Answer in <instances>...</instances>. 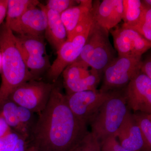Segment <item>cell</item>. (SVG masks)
<instances>
[{
    "label": "cell",
    "mask_w": 151,
    "mask_h": 151,
    "mask_svg": "<svg viewBox=\"0 0 151 151\" xmlns=\"http://www.w3.org/2000/svg\"><path fill=\"white\" fill-rule=\"evenodd\" d=\"M80 1L73 0H49L45 7L48 9L61 14L67 9L78 5Z\"/></svg>",
    "instance_id": "26"
},
{
    "label": "cell",
    "mask_w": 151,
    "mask_h": 151,
    "mask_svg": "<svg viewBox=\"0 0 151 151\" xmlns=\"http://www.w3.org/2000/svg\"><path fill=\"white\" fill-rule=\"evenodd\" d=\"M47 16L45 36L49 43L57 51L67 39V32L60 14L48 9L44 6Z\"/></svg>",
    "instance_id": "16"
},
{
    "label": "cell",
    "mask_w": 151,
    "mask_h": 151,
    "mask_svg": "<svg viewBox=\"0 0 151 151\" xmlns=\"http://www.w3.org/2000/svg\"><path fill=\"white\" fill-rule=\"evenodd\" d=\"M120 144L129 151H142L144 143L139 128L129 111L116 132Z\"/></svg>",
    "instance_id": "14"
},
{
    "label": "cell",
    "mask_w": 151,
    "mask_h": 151,
    "mask_svg": "<svg viewBox=\"0 0 151 151\" xmlns=\"http://www.w3.org/2000/svg\"><path fill=\"white\" fill-rule=\"evenodd\" d=\"M101 145L92 132H88L72 151H101Z\"/></svg>",
    "instance_id": "25"
},
{
    "label": "cell",
    "mask_w": 151,
    "mask_h": 151,
    "mask_svg": "<svg viewBox=\"0 0 151 151\" xmlns=\"http://www.w3.org/2000/svg\"><path fill=\"white\" fill-rule=\"evenodd\" d=\"M123 17L125 27L134 26L140 18L144 5L139 0H123Z\"/></svg>",
    "instance_id": "18"
},
{
    "label": "cell",
    "mask_w": 151,
    "mask_h": 151,
    "mask_svg": "<svg viewBox=\"0 0 151 151\" xmlns=\"http://www.w3.org/2000/svg\"><path fill=\"white\" fill-rule=\"evenodd\" d=\"M129 111L124 88L113 90L89 122L92 133L100 143L110 136H116Z\"/></svg>",
    "instance_id": "3"
},
{
    "label": "cell",
    "mask_w": 151,
    "mask_h": 151,
    "mask_svg": "<svg viewBox=\"0 0 151 151\" xmlns=\"http://www.w3.org/2000/svg\"><path fill=\"white\" fill-rule=\"evenodd\" d=\"M86 123L73 114L65 95L54 84L46 107L31 130L37 151H72L88 132Z\"/></svg>",
    "instance_id": "1"
},
{
    "label": "cell",
    "mask_w": 151,
    "mask_h": 151,
    "mask_svg": "<svg viewBox=\"0 0 151 151\" xmlns=\"http://www.w3.org/2000/svg\"><path fill=\"white\" fill-rule=\"evenodd\" d=\"M89 29L71 39L66 40L57 51L56 59L49 68L47 73L50 81L55 83L64 69L78 59L86 42Z\"/></svg>",
    "instance_id": "10"
},
{
    "label": "cell",
    "mask_w": 151,
    "mask_h": 151,
    "mask_svg": "<svg viewBox=\"0 0 151 151\" xmlns=\"http://www.w3.org/2000/svg\"><path fill=\"white\" fill-rule=\"evenodd\" d=\"M39 5L35 0H8L7 11L5 24L9 26L12 22L17 19L28 9Z\"/></svg>",
    "instance_id": "19"
},
{
    "label": "cell",
    "mask_w": 151,
    "mask_h": 151,
    "mask_svg": "<svg viewBox=\"0 0 151 151\" xmlns=\"http://www.w3.org/2000/svg\"><path fill=\"white\" fill-rule=\"evenodd\" d=\"M124 94L128 108L135 112L151 114V79L141 72L125 88Z\"/></svg>",
    "instance_id": "11"
},
{
    "label": "cell",
    "mask_w": 151,
    "mask_h": 151,
    "mask_svg": "<svg viewBox=\"0 0 151 151\" xmlns=\"http://www.w3.org/2000/svg\"><path fill=\"white\" fill-rule=\"evenodd\" d=\"M11 132L10 127L2 116L0 115V138L5 137Z\"/></svg>",
    "instance_id": "29"
},
{
    "label": "cell",
    "mask_w": 151,
    "mask_h": 151,
    "mask_svg": "<svg viewBox=\"0 0 151 151\" xmlns=\"http://www.w3.org/2000/svg\"><path fill=\"white\" fill-rule=\"evenodd\" d=\"M25 64L28 70L35 77L37 74L46 69L48 65V60L44 55H29L21 53Z\"/></svg>",
    "instance_id": "24"
},
{
    "label": "cell",
    "mask_w": 151,
    "mask_h": 151,
    "mask_svg": "<svg viewBox=\"0 0 151 151\" xmlns=\"http://www.w3.org/2000/svg\"><path fill=\"white\" fill-rule=\"evenodd\" d=\"M113 91L101 92L85 91L65 95L68 105L79 120L89 123L103 103L111 96Z\"/></svg>",
    "instance_id": "8"
},
{
    "label": "cell",
    "mask_w": 151,
    "mask_h": 151,
    "mask_svg": "<svg viewBox=\"0 0 151 151\" xmlns=\"http://www.w3.org/2000/svg\"><path fill=\"white\" fill-rule=\"evenodd\" d=\"M139 128L144 146L143 151H151V114L135 112L132 114Z\"/></svg>",
    "instance_id": "20"
},
{
    "label": "cell",
    "mask_w": 151,
    "mask_h": 151,
    "mask_svg": "<svg viewBox=\"0 0 151 151\" xmlns=\"http://www.w3.org/2000/svg\"><path fill=\"white\" fill-rule=\"evenodd\" d=\"M141 1L144 5L148 7L151 8V0H144V1Z\"/></svg>",
    "instance_id": "31"
},
{
    "label": "cell",
    "mask_w": 151,
    "mask_h": 151,
    "mask_svg": "<svg viewBox=\"0 0 151 151\" xmlns=\"http://www.w3.org/2000/svg\"><path fill=\"white\" fill-rule=\"evenodd\" d=\"M128 28L136 31L147 40L151 42V8L144 5L139 21L134 26Z\"/></svg>",
    "instance_id": "23"
},
{
    "label": "cell",
    "mask_w": 151,
    "mask_h": 151,
    "mask_svg": "<svg viewBox=\"0 0 151 151\" xmlns=\"http://www.w3.org/2000/svg\"><path fill=\"white\" fill-rule=\"evenodd\" d=\"M140 72L147 76L151 79V58L149 55L143 61H142L140 68Z\"/></svg>",
    "instance_id": "28"
},
{
    "label": "cell",
    "mask_w": 151,
    "mask_h": 151,
    "mask_svg": "<svg viewBox=\"0 0 151 151\" xmlns=\"http://www.w3.org/2000/svg\"><path fill=\"white\" fill-rule=\"evenodd\" d=\"M110 30L118 56L142 57L151 48V42L132 29L122 25Z\"/></svg>",
    "instance_id": "9"
},
{
    "label": "cell",
    "mask_w": 151,
    "mask_h": 151,
    "mask_svg": "<svg viewBox=\"0 0 151 151\" xmlns=\"http://www.w3.org/2000/svg\"><path fill=\"white\" fill-rule=\"evenodd\" d=\"M0 49L1 54V109L15 89L32 80L34 77L25 64L17 46L16 36L5 23L0 27Z\"/></svg>",
    "instance_id": "2"
},
{
    "label": "cell",
    "mask_w": 151,
    "mask_h": 151,
    "mask_svg": "<svg viewBox=\"0 0 151 151\" xmlns=\"http://www.w3.org/2000/svg\"><path fill=\"white\" fill-rule=\"evenodd\" d=\"M109 31L93 19L81 54L77 59L100 73L117 57L116 50L109 40Z\"/></svg>",
    "instance_id": "4"
},
{
    "label": "cell",
    "mask_w": 151,
    "mask_h": 151,
    "mask_svg": "<svg viewBox=\"0 0 151 151\" xmlns=\"http://www.w3.org/2000/svg\"><path fill=\"white\" fill-rule=\"evenodd\" d=\"M101 151H129L121 145L115 135L106 138L101 143Z\"/></svg>",
    "instance_id": "27"
},
{
    "label": "cell",
    "mask_w": 151,
    "mask_h": 151,
    "mask_svg": "<svg viewBox=\"0 0 151 151\" xmlns=\"http://www.w3.org/2000/svg\"><path fill=\"white\" fill-rule=\"evenodd\" d=\"M92 3L91 0H81L77 5L69 8L60 14L61 20L67 32V39L76 28L90 15Z\"/></svg>",
    "instance_id": "15"
},
{
    "label": "cell",
    "mask_w": 151,
    "mask_h": 151,
    "mask_svg": "<svg viewBox=\"0 0 151 151\" xmlns=\"http://www.w3.org/2000/svg\"><path fill=\"white\" fill-rule=\"evenodd\" d=\"M25 138L21 135L11 132L0 138V151H25Z\"/></svg>",
    "instance_id": "22"
},
{
    "label": "cell",
    "mask_w": 151,
    "mask_h": 151,
    "mask_svg": "<svg viewBox=\"0 0 151 151\" xmlns=\"http://www.w3.org/2000/svg\"><path fill=\"white\" fill-rule=\"evenodd\" d=\"M47 24L46 10L44 6L40 5V8L37 6L28 9L20 17L8 27L19 35L42 37L45 33Z\"/></svg>",
    "instance_id": "12"
},
{
    "label": "cell",
    "mask_w": 151,
    "mask_h": 151,
    "mask_svg": "<svg viewBox=\"0 0 151 151\" xmlns=\"http://www.w3.org/2000/svg\"><path fill=\"white\" fill-rule=\"evenodd\" d=\"M16 41L21 53L33 55L45 54V45L42 37L19 35L16 36Z\"/></svg>",
    "instance_id": "17"
},
{
    "label": "cell",
    "mask_w": 151,
    "mask_h": 151,
    "mask_svg": "<svg viewBox=\"0 0 151 151\" xmlns=\"http://www.w3.org/2000/svg\"><path fill=\"white\" fill-rule=\"evenodd\" d=\"M7 5L8 0H0V27L6 16Z\"/></svg>",
    "instance_id": "30"
},
{
    "label": "cell",
    "mask_w": 151,
    "mask_h": 151,
    "mask_svg": "<svg viewBox=\"0 0 151 151\" xmlns=\"http://www.w3.org/2000/svg\"><path fill=\"white\" fill-rule=\"evenodd\" d=\"M18 106L13 101L9 100H7L0 109V115L5 120L10 128H13L17 131V133L24 138L18 117Z\"/></svg>",
    "instance_id": "21"
},
{
    "label": "cell",
    "mask_w": 151,
    "mask_h": 151,
    "mask_svg": "<svg viewBox=\"0 0 151 151\" xmlns=\"http://www.w3.org/2000/svg\"><path fill=\"white\" fill-rule=\"evenodd\" d=\"M54 84L30 80L15 89L9 100L18 106L39 114L48 103Z\"/></svg>",
    "instance_id": "6"
},
{
    "label": "cell",
    "mask_w": 151,
    "mask_h": 151,
    "mask_svg": "<svg viewBox=\"0 0 151 151\" xmlns=\"http://www.w3.org/2000/svg\"><path fill=\"white\" fill-rule=\"evenodd\" d=\"M123 0L94 1L91 9L93 19L108 31L116 27L123 17Z\"/></svg>",
    "instance_id": "13"
},
{
    "label": "cell",
    "mask_w": 151,
    "mask_h": 151,
    "mask_svg": "<svg viewBox=\"0 0 151 151\" xmlns=\"http://www.w3.org/2000/svg\"><path fill=\"white\" fill-rule=\"evenodd\" d=\"M86 63L77 59L62 72L66 95L85 91H97L101 74Z\"/></svg>",
    "instance_id": "7"
},
{
    "label": "cell",
    "mask_w": 151,
    "mask_h": 151,
    "mask_svg": "<svg viewBox=\"0 0 151 151\" xmlns=\"http://www.w3.org/2000/svg\"><path fill=\"white\" fill-rule=\"evenodd\" d=\"M142 57L118 56L103 71L100 91L108 92L125 88L140 73Z\"/></svg>",
    "instance_id": "5"
}]
</instances>
